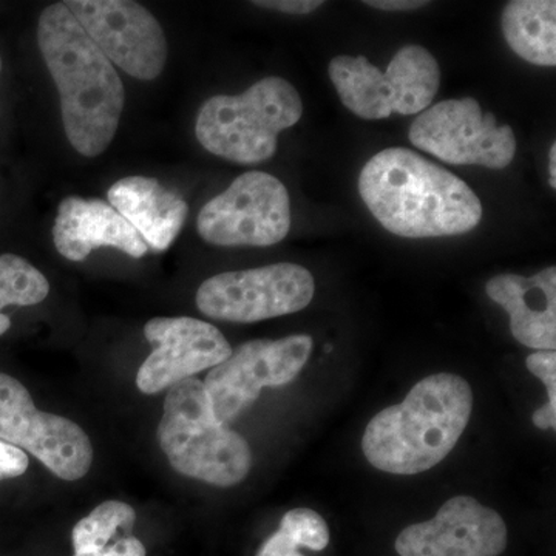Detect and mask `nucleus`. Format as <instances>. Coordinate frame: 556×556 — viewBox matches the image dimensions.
<instances>
[{"instance_id":"obj_21","label":"nucleus","mask_w":556,"mask_h":556,"mask_svg":"<svg viewBox=\"0 0 556 556\" xmlns=\"http://www.w3.org/2000/svg\"><path fill=\"white\" fill-rule=\"evenodd\" d=\"M281 532L295 541L300 547L324 551L329 544L327 521L311 508H294L280 521Z\"/></svg>"},{"instance_id":"obj_26","label":"nucleus","mask_w":556,"mask_h":556,"mask_svg":"<svg viewBox=\"0 0 556 556\" xmlns=\"http://www.w3.org/2000/svg\"><path fill=\"white\" fill-rule=\"evenodd\" d=\"M254 5L262 9L281 11L288 14H309L324 5L321 0H255Z\"/></svg>"},{"instance_id":"obj_13","label":"nucleus","mask_w":556,"mask_h":556,"mask_svg":"<svg viewBox=\"0 0 556 556\" xmlns=\"http://www.w3.org/2000/svg\"><path fill=\"white\" fill-rule=\"evenodd\" d=\"M152 353L138 369L141 393L159 394L181 380L217 367L232 353L228 340L214 325L193 317H155L144 327Z\"/></svg>"},{"instance_id":"obj_3","label":"nucleus","mask_w":556,"mask_h":556,"mask_svg":"<svg viewBox=\"0 0 556 556\" xmlns=\"http://www.w3.org/2000/svg\"><path fill=\"white\" fill-rule=\"evenodd\" d=\"M473 412L466 379L441 372L420 380L402 404L369 420L362 448L386 473L419 475L452 453Z\"/></svg>"},{"instance_id":"obj_11","label":"nucleus","mask_w":556,"mask_h":556,"mask_svg":"<svg viewBox=\"0 0 556 556\" xmlns=\"http://www.w3.org/2000/svg\"><path fill=\"white\" fill-rule=\"evenodd\" d=\"M313 351L309 336L251 340L208 371L204 388L218 422L228 424L257 401L263 388L298 378Z\"/></svg>"},{"instance_id":"obj_9","label":"nucleus","mask_w":556,"mask_h":556,"mask_svg":"<svg viewBox=\"0 0 556 556\" xmlns=\"http://www.w3.org/2000/svg\"><path fill=\"white\" fill-rule=\"evenodd\" d=\"M415 148L453 166L504 169L515 159L517 138L497 126L493 113H482L473 98L439 102L424 110L409 127Z\"/></svg>"},{"instance_id":"obj_6","label":"nucleus","mask_w":556,"mask_h":556,"mask_svg":"<svg viewBox=\"0 0 556 556\" xmlns=\"http://www.w3.org/2000/svg\"><path fill=\"white\" fill-rule=\"evenodd\" d=\"M328 72L340 101L364 119L422 113L433 102L441 84L438 61L415 43L402 47L386 73L365 56H336L329 62Z\"/></svg>"},{"instance_id":"obj_18","label":"nucleus","mask_w":556,"mask_h":556,"mask_svg":"<svg viewBox=\"0 0 556 556\" xmlns=\"http://www.w3.org/2000/svg\"><path fill=\"white\" fill-rule=\"evenodd\" d=\"M503 35L522 60L540 67L556 65V2L514 0L503 11Z\"/></svg>"},{"instance_id":"obj_28","label":"nucleus","mask_w":556,"mask_h":556,"mask_svg":"<svg viewBox=\"0 0 556 556\" xmlns=\"http://www.w3.org/2000/svg\"><path fill=\"white\" fill-rule=\"evenodd\" d=\"M548 174H551V186L556 188V144H552L548 153Z\"/></svg>"},{"instance_id":"obj_23","label":"nucleus","mask_w":556,"mask_h":556,"mask_svg":"<svg viewBox=\"0 0 556 556\" xmlns=\"http://www.w3.org/2000/svg\"><path fill=\"white\" fill-rule=\"evenodd\" d=\"M30 466L27 453L9 442L0 441V481L20 478Z\"/></svg>"},{"instance_id":"obj_29","label":"nucleus","mask_w":556,"mask_h":556,"mask_svg":"<svg viewBox=\"0 0 556 556\" xmlns=\"http://www.w3.org/2000/svg\"><path fill=\"white\" fill-rule=\"evenodd\" d=\"M0 72H2V58H0Z\"/></svg>"},{"instance_id":"obj_8","label":"nucleus","mask_w":556,"mask_h":556,"mask_svg":"<svg viewBox=\"0 0 556 556\" xmlns=\"http://www.w3.org/2000/svg\"><path fill=\"white\" fill-rule=\"evenodd\" d=\"M313 274L294 263L232 270L207 278L197 291L204 316L233 324H254L288 316L313 302Z\"/></svg>"},{"instance_id":"obj_25","label":"nucleus","mask_w":556,"mask_h":556,"mask_svg":"<svg viewBox=\"0 0 556 556\" xmlns=\"http://www.w3.org/2000/svg\"><path fill=\"white\" fill-rule=\"evenodd\" d=\"M300 546L287 533L277 530L273 536L263 543L257 556H305L299 551Z\"/></svg>"},{"instance_id":"obj_15","label":"nucleus","mask_w":556,"mask_h":556,"mask_svg":"<svg viewBox=\"0 0 556 556\" xmlns=\"http://www.w3.org/2000/svg\"><path fill=\"white\" fill-rule=\"evenodd\" d=\"M54 248L70 262H84L94 249L115 248L134 258L149 252L131 228L108 201L67 197L58 207L53 226Z\"/></svg>"},{"instance_id":"obj_4","label":"nucleus","mask_w":556,"mask_h":556,"mask_svg":"<svg viewBox=\"0 0 556 556\" xmlns=\"http://www.w3.org/2000/svg\"><path fill=\"white\" fill-rule=\"evenodd\" d=\"M156 438L172 468L182 477L232 486L251 471L247 439L218 422L199 379L181 380L167 390Z\"/></svg>"},{"instance_id":"obj_20","label":"nucleus","mask_w":556,"mask_h":556,"mask_svg":"<svg viewBox=\"0 0 556 556\" xmlns=\"http://www.w3.org/2000/svg\"><path fill=\"white\" fill-rule=\"evenodd\" d=\"M137 511L123 501H105L73 527L75 554H93L119 538L131 535Z\"/></svg>"},{"instance_id":"obj_12","label":"nucleus","mask_w":556,"mask_h":556,"mask_svg":"<svg viewBox=\"0 0 556 556\" xmlns=\"http://www.w3.org/2000/svg\"><path fill=\"white\" fill-rule=\"evenodd\" d=\"M65 7L113 65L131 78H159L167 61L163 27L144 5L131 0H67Z\"/></svg>"},{"instance_id":"obj_24","label":"nucleus","mask_w":556,"mask_h":556,"mask_svg":"<svg viewBox=\"0 0 556 556\" xmlns=\"http://www.w3.org/2000/svg\"><path fill=\"white\" fill-rule=\"evenodd\" d=\"M73 556H148L144 544L134 535L119 538L93 554H73Z\"/></svg>"},{"instance_id":"obj_17","label":"nucleus","mask_w":556,"mask_h":556,"mask_svg":"<svg viewBox=\"0 0 556 556\" xmlns=\"http://www.w3.org/2000/svg\"><path fill=\"white\" fill-rule=\"evenodd\" d=\"M108 199L110 206L155 252L170 248L189 215L188 203L155 178H121L109 189Z\"/></svg>"},{"instance_id":"obj_7","label":"nucleus","mask_w":556,"mask_h":556,"mask_svg":"<svg viewBox=\"0 0 556 556\" xmlns=\"http://www.w3.org/2000/svg\"><path fill=\"white\" fill-rule=\"evenodd\" d=\"M291 229V200L280 179L251 170L204 204L197 218L201 239L215 247H273Z\"/></svg>"},{"instance_id":"obj_16","label":"nucleus","mask_w":556,"mask_h":556,"mask_svg":"<svg viewBox=\"0 0 556 556\" xmlns=\"http://www.w3.org/2000/svg\"><path fill=\"white\" fill-rule=\"evenodd\" d=\"M486 295L507 311L510 331L519 343L541 351L556 348V268L532 277L501 274L490 278Z\"/></svg>"},{"instance_id":"obj_1","label":"nucleus","mask_w":556,"mask_h":556,"mask_svg":"<svg viewBox=\"0 0 556 556\" xmlns=\"http://www.w3.org/2000/svg\"><path fill=\"white\" fill-rule=\"evenodd\" d=\"M358 192L380 225L405 239L463 236L482 218L467 182L404 148L376 153L361 172Z\"/></svg>"},{"instance_id":"obj_22","label":"nucleus","mask_w":556,"mask_h":556,"mask_svg":"<svg viewBox=\"0 0 556 556\" xmlns=\"http://www.w3.org/2000/svg\"><path fill=\"white\" fill-rule=\"evenodd\" d=\"M527 369L543 380L547 388L548 402L533 413V424L541 430L556 427V354L555 351H540L530 354L526 361Z\"/></svg>"},{"instance_id":"obj_27","label":"nucleus","mask_w":556,"mask_h":556,"mask_svg":"<svg viewBox=\"0 0 556 556\" xmlns=\"http://www.w3.org/2000/svg\"><path fill=\"white\" fill-rule=\"evenodd\" d=\"M365 5L386 11H408L428 5L426 0H367Z\"/></svg>"},{"instance_id":"obj_19","label":"nucleus","mask_w":556,"mask_h":556,"mask_svg":"<svg viewBox=\"0 0 556 556\" xmlns=\"http://www.w3.org/2000/svg\"><path fill=\"white\" fill-rule=\"evenodd\" d=\"M49 294V280L28 260L16 254H0V336L11 328V318L3 309L39 305Z\"/></svg>"},{"instance_id":"obj_5","label":"nucleus","mask_w":556,"mask_h":556,"mask_svg":"<svg viewBox=\"0 0 556 556\" xmlns=\"http://www.w3.org/2000/svg\"><path fill=\"white\" fill-rule=\"evenodd\" d=\"M303 115L299 91L270 76L241 94H217L201 105L197 139L207 152L237 164H260L277 152L278 135Z\"/></svg>"},{"instance_id":"obj_10","label":"nucleus","mask_w":556,"mask_h":556,"mask_svg":"<svg viewBox=\"0 0 556 556\" xmlns=\"http://www.w3.org/2000/svg\"><path fill=\"white\" fill-rule=\"evenodd\" d=\"M0 441L30 453L64 481L86 477L93 464L89 434L67 417L40 412L24 383L5 372H0Z\"/></svg>"},{"instance_id":"obj_14","label":"nucleus","mask_w":556,"mask_h":556,"mask_svg":"<svg viewBox=\"0 0 556 556\" xmlns=\"http://www.w3.org/2000/svg\"><path fill=\"white\" fill-rule=\"evenodd\" d=\"M507 547V526L493 508L470 496L448 500L430 521L399 533L401 556H500Z\"/></svg>"},{"instance_id":"obj_2","label":"nucleus","mask_w":556,"mask_h":556,"mask_svg":"<svg viewBox=\"0 0 556 556\" xmlns=\"http://www.w3.org/2000/svg\"><path fill=\"white\" fill-rule=\"evenodd\" d=\"M38 46L61 98L62 123L80 155H102L112 144L126 91L115 65L80 27L64 2L40 13Z\"/></svg>"}]
</instances>
